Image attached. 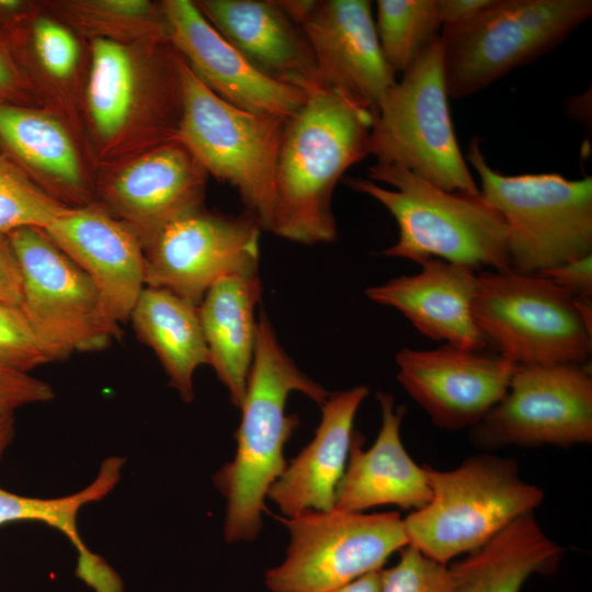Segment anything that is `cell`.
Here are the masks:
<instances>
[{
    "label": "cell",
    "mask_w": 592,
    "mask_h": 592,
    "mask_svg": "<svg viewBox=\"0 0 592 592\" xmlns=\"http://www.w3.org/2000/svg\"><path fill=\"white\" fill-rule=\"evenodd\" d=\"M286 118L276 161L270 231L304 244L337 237V183L368 156L372 112L345 93L316 86Z\"/></svg>",
    "instance_id": "obj_1"
},
{
    "label": "cell",
    "mask_w": 592,
    "mask_h": 592,
    "mask_svg": "<svg viewBox=\"0 0 592 592\" xmlns=\"http://www.w3.org/2000/svg\"><path fill=\"white\" fill-rule=\"evenodd\" d=\"M293 391L319 405L329 396L285 353L272 323L261 311L254 356L240 406L236 455L214 476V483L227 501L224 535L228 543L252 540L261 528L267 491L287 466L283 447L299 424L296 414L285 413L286 400Z\"/></svg>",
    "instance_id": "obj_2"
},
{
    "label": "cell",
    "mask_w": 592,
    "mask_h": 592,
    "mask_svg": "<svg viewBox=\"0 0 592 592\" xmlns=\"http://www.w3.org/2000/svg\"><path fill=\"white\" fill-rule=\"evenodd\" d=\"M368 178H348L345 184L396 219L398 240L383 254L418 264L436 258L477 272L511 267L505 223L481 195L442 190L392 164L374 163Z\"/></svg>",
    "instance_id": "obj_3"
},
{
    "label": "cell",
    "mask_w": 592,
    "mask_h": 592,
    "mask_svg": "<svg viewBox=\"0 0 592 592\" xmlns=\"http://www.w3.org/2000/svg\"><path fill=\"white\" fill-rule=\"evenodd\" d=\"M423 467L431 499L403 526L408 545L443 565L483 546L545 498L512 459L480 454L452 470Z\"/></svg>",
    "instance_id": "obj_4"
},
{
    "label": "cell",
    "mask_w": 592,
    "mask_h": 592,
    "mask_svg": "<svg viewBox=\"0 0 592 592\" xmlns=\"http://www.w3.org/2000/svg\"><path fill=\"white\" fill-rule=\"evenodd\" d=\"M474 137L466 159L481 197L503 218L511 269L539 273L592 254V178L557 172L505 175L492 169Z\"/></svg>",
    "instance_id": "obj_5"
},
{
    "label": "cell",
    "mask_w": 592,
    "mask_h": 592,
    "mask_svg": "<svg viewBox=\"0 0 592 592\" xmlns=\"http://www.w3.org/2000/svg\"><path fill=\"white\" fill-rule=\"evenodd\" d=\"M179 55V54H178ZM181 114L172 139L207 174L232 185L270 231L277 155L286 118L239 109L210 91L179 56Z\"/></svg>",
    "instance_id": "obj_6"
},
{
    "label": "cell",
    "mask_w": 592,
    "mask_h": 592,
    "mask_svg": "<svg viewBox=\"0 0 592 592\" xmlns=\"http://www.w3.org/2000/svg\"><path fill=\"white\" fill-rule=\"evenodd\" d=\"M402 73L374 117L368 153L442 190L480 195L453 128L440 34Z\"/></svg>",
    "instance_id": "obj_7"
},
{
    "label": "cell",
    "mask_w": 592,
    "mask_h": 592,
    "mask_svg": "<svg viewBox=\"0 0 592 592\" xmlns=\"http://www.w3.org/2000/svg\"><path fill=\"white\" fill-rule=\"evenodd\" d=\"M591 15V0H492L471 20L442 27L448 96L477 93L545 55Z\"/></svg>",
    "instance_id": "obj_8"
},
{
    "label": "cell",
    "mask_w": 592,
    "mask_h": 592,
    "mask_svg": "<svg viewBox=\"0 0 592 592\" xmlns=\"http://www.w3.org/2000/svg\"><path fill=\"white\" fill-rule=\"evenodd\" d=\"M573 298L540 273L482 271L473 315L488 345L515 364H585L592 331Z\"/></svg>",
    "instance_id": "obj_9"
},
{
    "label": "cell",
    "mask_w": 592,
    "mask_h": 592,
    "mask_svg": "<svg viewBox=\"0 0 592 592\" xmlns=\"http://www.w3.org/2000/svg\"><path fill=\"white\" fill-rule=\"evenodd\" d=\"M291 542L286 558L267 570L271 592H329L383 565L408 545L398 512L308 510L284 520Z\"/></svg>",
    "instance_id": "obj_10"
},
{
    "label": "cell",
    "mask_w": 592,
    "mask_h": 592,
    "mask_svg": "<svg viewBox=\"0 0 592 592\" xmlns=\"http://www.w3.org/2000/svg\"><path fill=\"white\" fill-rule=\"evenodd\" d=\"M22 274L20 308L61 358L93 352L118 338L89 276L41 228L8 234Z\"/></svg>",
    "instance_id": "obj_11"
},
{
    "label": "cell",
    "mask_w": 592,
    "mask_h": 592,
    "mask_svg": "<svg viewBox=\"0 0 592 592\" xmlns=\"http://www.w3.org/2000/svg\"><path fill=\"white\" fill-rule=\"evenodd\" d=\"M471 429L486 448L591 443L590 366L516 364L503 398Z\"/></svg>",
    "instance_id": "obj_12"
},
{
    "label": "cell",
    "mask_w": 592,
    "mask_h": 592,
    "mask_svg": "<svg viewBox=\"0 0 592 592\" xmlns=\"http://www.w3.org/2000/svg\"><path fill=\"white\" fill-rule=\"evenodd\" d=\"M261 225L244 212L228 215L202 207L168 223L144 248L145 284L198 307L220 278L258 272Z\"/></svg>",
    "instance_id": "obj_13"
},
{
    "label": "cell",
    "mask_w": 592,
    "mask_h": 592,
    "mask_svg": "<svg viewBox=\"0 0 592 592\" xmlns=\"http://www.w3.org/2000/svg\"><path fill=\"white\" fill-rule=\"evenodd\" d=\"M397 379L441 429L474 428L505 395L516 364L500 353L403 348L396 354Z\"/></svg>",
    "instance_id": "obj_14"
},
{
    "label": "cell",
    "mask_w": 592,
    "mask_h": 592,
    "mask_svg": "<svg viewBox=\"0 0 592 592\" xmlns=\"http://www.w3.org/2000/svg\"><path fill=\"white\" fill-rule=\"evenodd\" d=\"M170 44L191 71L226 102L254 113L292 116L306 91L257 69L203 15L194 1L161 4Z\"/></svg>",
    "instance_id": "obj_15"
},
{
    "label": "cell",
    "mask_w": 592,
    "mask_h": 592,
    "mask_svg": "<svg viewBox=\"0 0 592 592\" xmlns=\"http://www.w3.org/2000/svg\"><path fill=\"white\" fill-rule=\"evenodd\" d=\"M322 84L377 110L397 82L378 42L372 1L314 0L299 21Z\"/></svg>",
    "instance_id": "obj_16"
},
{
    "label": "cell",
    "mask_w": 592,
    "mask_h": 592,
    "mask_svg": "<svg viewBox=\"0 0 592 592\" xmlns=\"http://www.w3.org/2000/svg\"><path fill=\"white\" fill-rule=\"evenodd\" d=\"M206 177L192 153L169 139L125 166L104 196L145 248L168 223L202 207Z\"/></svg>",
    "instance_id": "obj_17"
},
{
    "label": "cell",
    "mask_w": 592,
    "mask_h": 592,
    "mask_svg": "<svg viewBox=\"0 0 592 592\" xmlns=\"http://www.w3.org/2000/svg\"><path fill=\"white\" fill-rule=\"evenodd\" d=\"M43 230L89 276L112 320H128L146 286L135 232L95 205L73 207Z\"/></svg>",
    "instance_id": "obj_18"
},
{
    "label": "cell",
    "mask_w": 592,
    "mask_h": 592,
    "mask_svg": "<svg viewBox=\"0 0 592 592\" xmlns=\"http://www.w3.org/2000/svg\"><path fill=\"white\" fill-rule=\"evenodd\" d=\"M419 265L422 269L415 274L368 287L366 296L400 311L433 341L464 350H486L488 343L473 315L478 272L436 258Z\"/></svg>",
    "instance_id": "obj_19"
},
{
    "label": "cell",
    "mask_w": 592,
    "mask_h": 592,
    "mask_svg": "<svg viewBox=\"0 0 592 592\" xmlns=\"http://www.w3.org/2000/svg\"><path fill=\"white\" fill-rule=\"evenodd\" d=\"M382 426L374 444L362 448V436H352L348 466L335 490L334 509L362 513L383 504L418 510L431 499L423 466L407 453L400 439L406 408L396 407L395 397L378 392Z\"/></svg>",
    "instance_id": "obj_20"
},
{
    "label": "cell",
    "mask_w": 592,
    "mask_h": 592,
    "mask_svg": "<svg viewBox=\"0 0 592 592\" xmlns=\"http://www.w3.org/2000/svg\"><path fill=\"white\" fill-rule=\"evenodd\" d=\"M207 21L257 69L305 91L322 84L304 31L274 0H201Z\"/></svg>",
    "instance_id": "obj_21"
},
{
    "label": "cell",
    "mask_w": 592,
    "mask_h": 592,
    "mask_svg": "<svg viewBox=\"0 0 592 592\" xmlns=\"http://www.w3.org/2000/svg\"><path fill=\"white\" fill-rule=\"evenodd\" d=\"M367 394L365 386H356L329 394L321 405L315 437L286 466L266 494L286 516L334 509L335 490L354 433V417Z\"/></svg>",
    "instance_id": "obj_22"
},
{
    "label": "cell",
    "mask_w": 592,
    "mask_h": 592,
    "mask_svg": "<svg viewBox=\"0 0 592 592\" xmlns=\"http://www.w3.org/2000/svg\"><path fill=\"white\" fill-rule=\"evenodd\" d=\"M258 272L237 273L217 281L198 305V315L210 356V366L240 408L252 365L261 299Z\"/></svg>",
    "instance_id": "obj_23"
},
{
    "label": "cell",
    "mask_w": 592,
    "mask_h": 592,
    "mask_svg": "<svg viewBox=\"0 0 592 592\" xmlns=\"http://www.w3.org/2000/svg\"><path fill=\"white\" fill-rule=\"evenodd\" d=\"M562 548L526 514L449 568L453 592H520L534 574H550Z\"/></svg>",
    "instance_id": "obj_24"
},
{
    "label": "cell",
    "mask_w": 592,
    "mask_h": 592,
    "mask_svg": "<svg viewBox=\"0 0 592 592\" xmlns=\"http://www.w3.org/2000/svg\"><path fill=\"white\" fill-rule=\"evenodd\" d=\"M129 319L139 340L159 358L170 385L191 402L194 372L210 365L198 307L170 291L145 286Z\"/></svg>",
    "instance_id": "obj_25"
},
{
    "label": "cell",
    "mask_w": 592,
    "mask_h": 592,
    "mask_svg": "<svg viewBox=\"0 0 592 592\" xmlns=\"http://www.w3.org/2000/svg\"><path fill=\"white\" fill-rule=\"evenodd\" d=\"M0 137L26 163L75 202L84 201L77 151L64 126L50 115L0 104Z\"/></svg>",
    "instance_id": "obj_26"
},
{
    "label": "cell",
    "mask_w": 592,
    "mask_h": 592,
    "mask_svg": "<svg viewBox=\"0 0 592 592\" xmlns=\"http://www.w3.org/2000/svg\"><path fill=\"white\" fill-rule=\"evenodd\" d=\"M137 69L124 43L93 38L88 82V105L93 125L104 139L126 128L137 98Z\"/></svg>",
    "instance_id": "obj_27"
},
{
    "label": "cell",
    "mask_w": 592,
    "mask_h": 592,
    "mask_svg": "<svg viewBox=\"0 0 592 592\" xmlns=\"http://www.w3.org/2000/svg\"><path fill=\"white\" fill-rule=\"evenodd\" d=\"M125 458L109 456L96 477L83 489L59 498H33L0 488V526L16 521H35L59 531L78 550L87 547L78 530L80 509L105 498L119 482Z\"/></svg>",
    "instance_id": "obj_28"
},
{
    "label": "cell",
    "mask_w": 592,
    "mask_h": 592,
    "mask_svg": "<svg viewBox=\"0 0 592 592\" xmlns=\"http://www.w3.org/2000/svg\"><path fill=\"white\" fill-rule=\"evenodd\" d=\"M76 25L94 35L123 43L138 39L144 45L169 41L161 7L146 0H81L64 5Z\"/></svg>",
    "instance_id": "obj_29"
},
{
    "label": "cell",
    "mask_w": 592,
    "mask_h": 592,
    "mask_svg": "<svg viewBox=\"0 0 592 592\" xmlns=\"http://www.w3.org/2000/svg\"><path fill=\"white\" fill-rule=\"evenodd\" d=\"M442 22L436 0H378L375 29L395 73L405 72L436 36Z\"/></svg>",
    "instance_id": "obj_30"
},
{
    "label": "cell",
    "mask_w": 592,
    "mask_h": 592,
    "mask_svg": "<svg viewBox=\"0 0 592 592\" xmlns=\"http://www.w3.org/2000/svg\"><path fill=\"white\" fill-rule=\"evenodd\" d=\"M72 208L0 159V232L8 235L24 227L45 229Z\"/></svg>",
    "instance_id": "obj_31"
},
{
    "label": "cell",
    "mask_w": 592,
    "mask_h": 592,
    "mask_svg": "<svg viewBox=\"0 0 592 592\" xmlns=\"http://www.w3.org/2000/svg\"><path fill=\"white\" fill-rule=\"evenodd\" d=\"M62 360L18 306L0 301V365L23 373Z\"/></svg>",
    "instance_id": "obj_32"
},
{
    "label": "cell",
    "mask_w": 592,
    "mask_h": 592,
    "mask_svg": "<svg viewBox=\"0 0 592 592\" xmlns=\"http://www.w3.org/2000/svg\"><path fill=\"white\" fill-rule=\"evenodd\" d=\"M380 592H453L451 571L407 545L395 566L380 570Z\"/></svg>",
    "instance_id": "obj_33"
},
{
    "label": "cell",
    "mask_w": 592,
    "mask_h": 592,
    "mask_svg": "<svg viewBox=\"0 0 592 592\" xmlns=\"http://www.w3.org/2000/svg\"><path fill=\"white\" fill-rule=\"evenodd\" d=\"M34 46L44 69L57 79H66L76 69L79 48L73 35L49 19L36 21L33 30Z\"/></svg>",
    "instance_id": "obj_34"
},
{
    "label": "cell",
    "mask_w": 592,
    "mask_h": 592,
    "mask_svg": "<svg viewBox=\"0 0 592 592\" xmlns=\"http://www.w3.org/2000/svg\"><path fill=\"white\" fill-rule=\"evenodd\" d=\"M54 397L48 383L0 365V414H14L21 407L47 402Z\"/></svg>",
    "instance_id": "obj_35"
},
{
    "label": "cell",
    "mask_w": 592,
    "mask_h": 592,
    "mask_svg": "<svg viewBox=\"0 0 592 592\" xmlns=\"http://www.w3.org/2000/svg\"><path fill=\"white\" fill-rule=\"evenodd\" d=\"M76 576L94 592H123V582L115 570L88 547L78 550Z\"/></svg>",
    "instance_id": "obj_36"
},
{
    "label": "cell",
    "mask_w": 592,
    "mask_h": 592,
    "mask_svg": "<svg viewBox=\"0 0 592 592\" xmlns=\"http://www.w3.org/2000/svg\"><path fill=\"white\" fill-rule=\"evenodd\" d=\"M539 273L573 297L591 298L592 296V254L565 262Z\"/></svg>",
    "instance_id": "obj_37"
},
{
    "label": "cell",
    "mask_w": 592,
    "mask_h": 592,
    "mask_svg": "<svg viewBox=\"0 0 592 592\" xmlns=\"http://www.w3.org/2000/svg\"><path fill=\"white\" fill-rule=\"evenodd\" d=\"M0 301L12 306L22 303V274L9 236L0 232Z\"/></svg>",
    "instance_id": "obj_38"
},
{
    "label": "cell",
    "mask_w": 592,
    "mask_h": 592,
    "mask_svg": "<svg viewBox=\"0 0 592 592\" xmlns=\"http://www.w3.org/2000/svg\"><path fill=\"white\" fill-rule=\"evenodd\" d=\"M491 2L492 0H436L442 27L460 25L471 20Z\"/></svg>",
    "instance_id": "obj_39"
},
{
    "label": "cell",
    "mask_w": 592,
    "mask_h": 592,
    "mask_svg": "<svg viewBox=\"0 0 592 592\" xmlns=\"http://www.w3.org/2000/svg\"><path fill=\"white\" fill-rule=\"evenodd\" d=\"M20 86V78L10 57L0 48V98L12 95Z\"/></svg>",
    "instance_id": "obj_40"
},
{
    "label": "cell",
    "mask_w": 592,
    "mask_h": 592,
    "mask_svg": "<svg viewBox=\"0 0 592 592\" xmlns=\"http://www.w3.org/2000/svg\"><path fill=\"white\" fill-rule=\"evenodd\" d=\"M380 570L368 572L329 592H380Z\"/></svg>",
    "instance_id": "obj_41"
},
{
    "label": "cell",
    "mask_w": 592,
    "mask_h": 592,
    "mask_svg": "<svg viewBox=\"0 0 592 592\" xmlns=\"http://www.w3.org/2000/svg\"><path fill=\"white\" fill-rule=\"evenodd\" d=\"M14 414H0V462L14 439Z\"/></svg>",
    "instance_id": "obj_42"
},
{
    "label": "cell",
    "mask_w": 592,
    "mask_h": 592,
    "mask_svg": "<svg viewBox=\"0 0 592 592\" xmlns=\"http://www.w3.org/2000/svg\"><path fill=\"white\" fill-rule=\"evenodd\" d=\"M22 5V2L15 0H0V11H14Z\"/></svg>",
    "instance_id": "obj_43"
}]
</instances>
